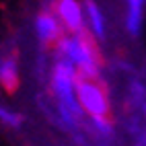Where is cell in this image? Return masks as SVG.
I'll list each match as a JSON object with an SVG mask.
<instances>
[{"label": "cell", "instance_id": "9c48e42d", "mask_svg": "<svg viewBox=\"0 0 146 146\" xmlns=\"http://www.w3.org/2000/svg\"><path fill=\"white\" fill-rule=\"evenodd\" d=\"M23 121H25L23 113L11 109V107L0 105V123L2 125H6V128H11V130H19L23 125Z\"/></svg>", "mask_w": 146, "mask_h": 146}, {"label": "cell", "instance_id": "52a82bcc", "mask_svg": "<svg viewBox=\"0 0 146 146\" xmlns=\"http://www.w3.org/2000/svg\"><path fill=\"white\" fill-rule=\"evenodd\" d=\"M21 82L19 74V58L15 54H6L0 58V89L4 93H15Z\"/></svg>", "mask_w": 146, "mask_h": 146}, {"label": "cell", "instance_id": "7a4b0ae2", "mask_svg": "<svg viewBox=\"0 0 146 146\" xmlns=\"http://www.w3.org/2000/svg\"><path fill=\"white\" fill-rule=\"evenodd\" d=\"M119 117L134 136L146 132V80L134 72V68H128V76L123 80Z\"/></svg>", "mask_w": 146, "mask_h": 146}, {"label": "cell", "instance_id": "ba28073f", "mask_svg": "<svg viewBox=\"0 0 146 146\" xmlns=\"http://www.w3.org/2000/svg\"><path fill=\"white\" fill-rule=\"evenodd\" d=\"M146 0H125V31L132 37H138L144 27Z\"/></svg>", "mask_w": 146, "mask_h": 146}, {"label": "cell", "instance_id": "5b68a950", "mask_svg": "<svg viewBox=\"0 0 146 146\" xmlns=\"http://www.w3.org/2000/svg\"><path fill=\"white\" fill-rule=\"evenodd\" d=\"M35 35L41 47H56V43L64 37V29L58 23L52 11H39L35 17Z\"/></svg>", "mask_w": 146, "mask_h": 146}, {"label": "cell", "instance_id": "6da1fadb", "mask_svg": "<svg viewBox=\"0 0 146 146\" xmlns=\"http://www.w3.org/2000/svg\"><path fill=\"white\" fill-rule=\"evenodd\" d=\"M54 58L70 66L78 78H101V54L99 45L89 33L64 35L54 47Z\"/></svg>", "mask_w": 146, "mask_h": 146}, {"label": "cell", "instance_id": "8992f818", "mask_svg": "<svg viewBox=\"0 0 146 146\" xmlns=\"http://www.w3.org/2000/svg\"><path fill=\"white\" fill-rule=\"evenodd\" d=\"M84 8V25H86V33H89L97 43L105 41L107 35V23H105V15L101 11V6L95 0H84L82 2Z\"/></svg>", "mask_w": 146, "mask_h": 146}, {"label": "cell", "instance_id": "277c9868", "mask_svg": "<svg viewBox=\"0 0 146 146\" xmlns=\"http://www.w3.org/2000/svg\"><path fill=\"white\" fill-rule=\"evenodd\" d=\"M50 11L56 15L62 25L64 35H78L86 31L84 25V8L80 0H52Z\"/></svg>", "mask_w": 146, "mask_h": 146}, {"label": "cell", "instance_id": "3957f363", "mask_svg": "<svg viewBox=\"0 0 146 146\" xmlns=\"http://www.w3.org/2000/svg\"><path fill=\"white\" fill-rule=\"evenodd\" d=\"M76 101L89 119H113L111 93L103 78H76Z\"/></svg>", "mask_w": 146, "mask_h": 146}]
</instances>
